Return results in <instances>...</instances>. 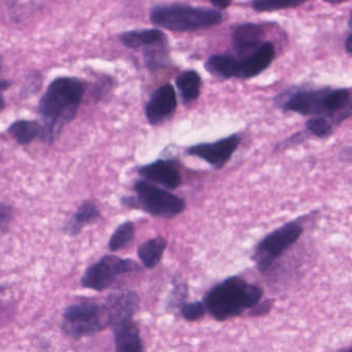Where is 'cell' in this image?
<instances>
[{
    "mask_svg": "<svg viewBox=\"0 0 352 352\" xmlns=\"http://www.w3.org/2000/svg\"><path fill=\"white\" fill-rule=\"evenodd\" d=\"M345 48L348 53L352 54V34L348 36L347 40L345 42Z\"/></svg>",
    "mask_w": 352,
    "mask_h": 352,
    "instance_id": "obj_31",
    "label": "cell"
},
{
    "mask_svg": "<svg viewBox=\"0 0 352 352\" xmlns=\"http://www.w3.org/2000/svg\"><path fill=\"white\" fill-rule=\"evenodd\" d=\"M302 1H288V0H257L253 1V10L257 12H275L280 10L292 9L302 5Z\"/></svg>",
    "mask_w": 352,
    "mask_h": 352,
    "instance_id": "obj_24",
    "label": "cell"
},
{
    "mask_svg": "<svg viewBox=\"0 0 352 352\" xmlns=\"http://www.w3.org/2000/svg\"><path fill=\"white\" fill-rule=\"evenodd\" d=\"M349 116H352V104H350L349 108L346 109L344 114L340 115V121L344 120V119Z\"/></svg>",
    "mask_w": 352,
    "mask_h": 352,
    "instance_id": "obj_33",
    "label": "cell"
},
{
    "mask_svg": "<svg viewBox=\"0 0 352 352\" xmlns=\"http://www.w3.org/2000/svg\"><path fill=\"white\" fill-rule=\"evenodd\" d=\"M13 217V209L11 206L7 204H1V211H0V222H1V230L5 232L6 226L9 223L10 220Z\"/></svg>",
    "mask_w": 352,
    "mask_h": 352,
    "instance_id": "obj_29",
    "label": "cell"
},
{
    "mask_svg": "<svg viewBox=\"0 0 352 352\" xmlns=\"http://www.w3.org/2000/svg\"><path fill=\"white\" fill-rule=\"evenodd\" d=\"M104 304L110 313L113 327L133 319L140 308V296L131 290H119L109 294Z\"/></svg>",
    "mask_w": 352,
    "mask_h": 352,
    "instance_id": "obj_12",
    "label": "cell"
},
{
    "mask_svg": "<svg viewBox=\"0 0 352 352\" xmlns=\"http://www.w3.org/2000/svg\"><path fill=\"white\" fill-rule=\"evenodd\" d=\"M212 5L216 8V9L226 10L232 5L230 1H212Z\"/></svg>",
    "mask_w": 352,
    "mask_h": 352,
    "instance_id": "obj_30",
    "label": "cell"
},
{
    "mask_svg": "<svg viewBox=\"0 0 352 352\" xmlns=\"http://www.w3.org/2000/svg\"><path fill=\"white\" fill-rule=\"evenodd\" d=\"M349 28H352V12L351 15H350V19H349Z\"/></svg>",
    "mask_w": 352,
    "mask_h": 352,
    "instance_id": "obj_34",
    "label": "cell"
},
{
    "mask_svg": "<svg viewBox=\"0 0 352 352\" xmlns=\"http://www.w3.org/2000/svg\"><path fill=\"white\" fill-rule=\"evenodd\" d=\"M263 28L258 24H241L232 32V46L241 59L249 56L263 46Z\"/></svg>",
    "mask_w": 352,
    "mask_h": 352,
    "instance_id": "obj_13",
    "label": "cell"
},
{
    "mask_svg": "<svg viewBox=\"0 0 352 352\" xmlns=\"http://www.w3.org/2000/svg\"><path fill=\"white\" fill-rule=\"evenodd\" d=\"M119 38L123 46L133 50L168 46V36L157 28L131 30V32H123Z\"/></svg>",
    "mask_w": 352,
    "mask_h": 352,
    "instance_id": "obj_15",
    "label": "cell"
},
{
    "mask_svg": "<svg viewBox=\"0 0 352 352\" xmlns=\"http://www.w3.org/2000/svg\"><path fill=\"white\" fill-rule=\"evenodd\" d=\"M168 242L164 236H158L150 239L138 249V256L146 269H153L162 261Z\"/></svg>",
    "mask_w": 352,
    "mask_h": 352,
    "instance_id": "obj_18",
    "label": "cell"
},
{
    "mask_svg": "<svg viewBox=\"0 0 352 352\" xmlns=\"http://www.w3.org/2000/svg\"><path fill=\"white\" fill-rule=\"evenodd\" d=\"M100 218V212L98 206L91 201H83L73 217L65 224L63 230L69 236H78L85 226L94 223Z\"/></svg>",
    "mask_w": 352,
    "mask_h": 352,
    "instance_id": "obj_17",
    "label": "cell"
},
{
    "mask_svg": "<svg viewBox=\"0 0 352 352\" xmlns=\"http://www.w3.org/2000/svg\"><path fill=\"white\" fill-rule=\"evenodd\" d=\"M331 89L309 90L294 94L284 104V110L304 116L329 114V98Z\"/></svg>",
    "mask_w": 352,
    "mask_h": 352,
    "instance_id": "obj_9",
    "label": "cell"
},
{
    "mask_svg": "<svg viewBox=\"0 0 352 352\" xmlns=\"http://www.w3.org/2000/svg\"><path fill=\"white\" fill-rule=\"evenodd\" d=\"M8 133L19 145H28L42 135V125L38 121L17 120L12 123Z\"/></svg>",
    "mask_w": 352,
    "mask_h": 352,
    "instance_id": "obj_21",
    "label": "cell"
},
{
    "mask_svg": "<svg viewBox=\"0 0 352 352\" xmlns=\"http://www.w3.org/2000/svg\"><path fill=\"white\" fill-rule=\"evenodd\" d=\"M205 69L214 77L221 79L239 78V60L228 55H213L205 63Z\"/></svg>",
    "mask_w": 352,
    "mask_h": 352,
    "instance_id": "obj_20",
    "label": "cell"
},
{
    "mask_svg": "<svg viewBox=\"0 0 352 352\" xmlns=\"http://www.w3.org/2000/svg\"><path fill=\"white\" fill-rule=\"evenodd\" d=\"M144 61L150 72H156L164 69L170 63L168 47L160 46L144 50Z\"/></svg>",
    "mask_w": 352,
    "mask_h": 352,
    "instance_id": "obj_23",
    "label": "cell"
},
{
    "mask_svg": "<svg viewBox=\"0 0 352 352\" xmlns=\"http://www.w3.org/2000/svg\"><path fill=\"white\" fill-rule=\"evenodd\" d=\"M201 77L197 72L185 71L177 77L176 86L184 104L195 102L201 96Z\"/></svg>",
    "mask_w": 352,
    "mask_h": 352,
    "instance_id": "obj_19",
    "label": "cell"
},
{
    "mask_svg": "<svg viewBox=\"0 0 352 352\" xmlns=\"http://www.w3.org/2000/svg\"><path fill=\"white\" fill-rule=\"evenodd\" d=\"M139 174L149 182L162 185L164 188L175 190L182 182L176 162L173 160H158L142 166Z\"/></svg>",
    "mask_w": 352,
    "mask_h": 352,
    "instance_id": "obj_11",
    "label": "cell"
},
{
    "mask_svg": "<svg viewBox=\"0 0 352 352\" xmlns=\"http://www.w3.org/2000/svg\"><path fill=\"white\" fill-rule=\"evenodd\" d=\"M87 84L76 77H58L51 82L38 104L42 120L41 139L52 145L65 125L75 119Z\"/></svg>",
    "mask_w": 352,
    "mask_h": 352,
    "instance_id": "obj_1",
    "label": "cell"
},
{
    "mask_svg": "<svg viewBox=\"0 0 352 352\" xmlns=\"http://www.w3.org/2000/svg\"><path fill=\"white\" fill-rule=\"evenodd\" d=\"M178 100L172 84H166L152 94L145 106V116L152 126L162 124L176 112Z\"/></svg>",
    "mask_w": 352,
    "mask_h": 352,
    "instance_id": "obj_10",
    "label": "cell"
},
{
    "mask_svg": "<svg viewBox=\"0 0 352 352\" xmlns=\"http://www.w3.org/2000/svg\"><path fill=\"white\" fill-rule=\"evenodd\" d=\"M112 86L113 80L110 77H102L94 87V96H96V100H100L102 96H104Z\"/></svg>",
    "mask_w": 352,
    "mask_h": 352,
    "instance_id": "obj_27",
    "label": "cell"
},
{
    "mask_svg": "<svg viewBox=\"0 0 352 352\" xmlns=\"http://www.w3.org/2000/svg\"><path fill=\"white\" fill-rule=\"evenodd\" d=\"M275 57V47L271 43H263L261 48L245 58L239 60V78L249 79L256 77L269 67Z\"/></svg>",
    "mask_w": 352,
    "mask_h": 352,
    "instance_id": "obj_14",
    "label": "cell"
},
{
    "mask_svg": "<svg viewBox=\"0 0 352 352\" xmlns=\"http://www.w3.org/2000/svg\"><path fill=\"white\" fill-rule=\"evenodd\" d=\"M345 352H352V346L349 348V349L346 350Z\"/></svg>",
    "mask_w": 352,
    "mask_h": 352,
    "instance_id": "obj_35",
    "label": "cell"
},
{
    "mask_svg": "<svg viewBox=\"0 0 352 352\" xmlns=\"http://www.w3.org/2000/svg\"><path fill=\"white\" fill-rule=\"evenodd\" d=\"M112 327L110 313L106 304L80 302L71 305L63 313L61 329L72 339H81Z\"/></svg>",
    "mask_w": 352,
    "mask_h": 352,
    "instance_id": "obj_4",
    "label": "cell"
},
{
    "mask_svg": "<svg viewBox=\"0 0 352 352\" xmlns=\"http://www.w3.org/2000/svg\"><path fill=\"white\" fill-rule=\"evenodd\" d=\"M222 19V14L218 10L186 3H160L150 10V21L170 32H197L217 25Z\"/></svg>",
    "mask_w": 352,
    "mask_h": 352,
    "instance_id": "obj_3",
    "label": "cell"
},
{
    "mask_svg": "<svg viewBox=\"0 0 352 352\" xmlns=\"http://www.w3.org/2000/svg\"><path fill=\"white\" fill-rule=\"evenodd\" d=\"M133 238H135V224L131 221L124 222L113 232L109 241V249L112 252L122 250L123 248L129 246Z\"/></svg>",
    "mask_w": 352,
    "mask_h": 352,
    "instance_id": "obj_22",
    "label": "cell"
},
{
    "mask_svg": "<svg viewBox=\"0 0 352 352\" xmlns=\"http://www.w3.org/2000/svg\"><path fill=\"white\" fill-rule=\"evenodd\" d=\"M302 224L298 221H292L284 224L278 230L265 236L257 243L253 251L252 261L261 273H267L274 263L290 248L294 246L302 236Z\"/></svg>",
    "mask_w": 352,
    "mask_h": 352,
    "instance_id": "obj_6",
    "label": "cell"
},
{
    "mask_svg": "<svg viewBox=\"0 0 352 352\" xmlns=\"http://www.w3.org/2000/svg\"><path fill=\"white\" fill-rule=\"evenodd\" d=\"M11 85L12 83L9 80H3V81L0 82V89H1V92H5Z\"/></svg>",
    "mask_w": 352,
    "mask_h": 352,
    "instance_id": "obj_32",
    "label": "cell"
},
{
    "mask_svg": "<svg viewBox=\"0 0 352 352\" xmlns=\"http://www.w3.org/2000/svg\"><path fill=\"white\" fill-rule=\"evenodd\" d=\"M135 190L137 197H122V203L127 207L139 208L154 217L170 219L186 208L184 199L147 181H138Z\"/></svg>",
    "mask_w": 352,
    "mask_h": 352,
    "instance_id": "obj_5",
    "label": "cell"
},
{
    "mask_svg": "<svg viewBox=\"0 0 352 352\" xmlns=\"http://www.w3.org/2000/svg\"><path fill=\"white\" fill-rule=\"evenodd\" d=\"M263 290L240 276L226 278L212 287L204 298L207 312L218 321H226L244 314L246 311L259 310Z\"/></svg>",
    "mask_w": 352,
    "mask_h": 352,
    "instance_id": "obj_2",
    "label": "cell"
},
{
    "mask_svg": "<svg viewBox=\"0 0 352 352\" xmlns=\"http://www.w3.org/2000/svg\"><path fill=\"white\" fill-rule=\"evenodd\" d=\"M306 126L312 135L320 138V139H325V138L329 137L333 131V126H331V123L322 117L310 119L307 122Z\"/></svg>",
    "mask_w": 352,
    "mask_h": 352,
    "instance_id": "obj_25",
    "label": "cell"
},
{
    "mask_svg": "<svg viewBox=\"0 0 352 352\" xmlns=\"http://www.w3.org/2000/svg\"><path fill=\"white\" fill-rule=\"evenodd\" d=\"M207 309L204 302H187L181 307V315L188 321H195L205 316Z\"/></svg>",
    "mask_w": 352,
    "mask_h": 352,
    "instance_id": "obj_26",
    "label": "cell"
},
{
    "mask_svg": "<svg viewBox=\"0 0 352 352\" xmlns=\"http://www.w3.org/2000/svg\"><path fill=\"white\" fill-rule=\"evenodd\" d=\"M141 270V265L131 258H122L116 255H104V257L90 265L81 278L82 287L102 292L112 286L123 276L135 273Z\"/></svg>",
    "mask_w": 352,
    "mask_h": 352,
    "instance_id": "obj_7",
    "label": "cell"
},
{
    "mask_svg": "<svg viewBox=\"0 0 352 352\" xmlns=\"http://www.w3.org/2000/svg\"><path fill=\"white\" fill-rule=\"evenodd\" d=\"M116 352H144L139 327L133 319L113 327Z\"/></svg>",
    "mask_w": 352,
    "mask_h": 352,
    "instance_id": "obj_16",
    "label": "cell"
},
{
    "mask_svg": "<svg viewBox=\"0 0 352 352\" xmlns=\"http://www.w3.org/2000/svg\"><path fill=\"white\" fill-rule=\"evenodd\" d=\"M187 292H188V287L186 284L180 282L179 284H176L174 292H173L172 304L174 306H179L181 304V300H184L187 296Z\"/></svg>",
    "mask_w": 352,
    "mask_h": 352,
    "instance_id": "obj_28",
    "label": "cell"
},
{
    "mask_svg": "<svg viewBox=\"0 0 352 352\" xmlns=\"http://www.w3.org/2000/svg\"><path fill=\"white\" fill-rule=\"evenodd\" d=\"M241 138L232 135L213 143H201L187 149L188 155L201 158L215 170L223 168L240 145Z\"/></svg>",
    "mask_w": 352,
    "mask_h": 352,
    "instance_id": "obj_8",
    "label": "cell"
}]
</instances>
